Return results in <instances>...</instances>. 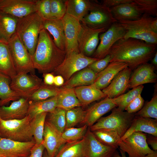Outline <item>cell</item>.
I'll list each match as a JSON object with an SVG mask.
<instances>
[{
    "label": "cell",
    "instance_id": "obj_44",
    "mask_svg": "<svg viewBox=\"0 0 157 157\" xmlns=\"http://www.w3.org/2000/svg\"><path fill=\"white\" fill-rule=\"evenodd\" d=\"M133 1L143 15L157 17V0H133Z\"/></svg>",
    "mask_w": 157,
    "mask_h": 157
},
{
    "label": "cell",
    "instance_id": "obj_53",
    "mask_svg": "<svg viewBox=\"0 0 157 157\" xmlns=\"http://www.w3.org/2000/svg\"><path fill=\"white\" fill-rule=\"evenodd\" d=\"M64 79L63 77L59 75L54 76L53 85L57 87L62 86L64 83Z\"/></svg>",
    "mask_w": 157,
    "mask_h": 157
},
{
    "label": "cell",
    "instance_id": "obj_49",
    "mask_svg": "<svg viewBox=\"0 0 157 157\" xmlns=\"http://www.w3.org/2000/svg\"><path fill=\"white\" fill-rule=\"evenodd\" d=\"M45 148L42 144H35L32 148L28 157H42L43 151Z\"/></svg>",
    "mask_w": 157,
    "mask_h": 157
},
{
    "label": "cell",
    "instance_id": "obj_29",
    "mask_svg": "<svg viewBox=\"0 0 157 157\" xmlns=\"http://www.w3.org/2000/svg\"><path fill=\"white\" fill-rule=\"evenodd\" d=\"M0 73L11 80L17 74L8 44L1 42Z\"/></svg>",
    "mask_w": 157,
    "mask_h": 157
},
{
    "label": "cell",
    "instance_id": "obj_57",
    "mask_svg": "<svg viewBox=\"0 0 157 157\" xmlns=\"http://www.w3.org/2000/svg\"><path fill=\"white\" fill-rule=\"evenodd\" d=\"M44 157H49L47 154V152L44 154Z\"/></svg>",
    "mask_w": 157,
    "mask_h": 157
},
{
    "label": "cell",
    "instance_id": "obj_48",
    "mask_svg": "<svg viewBox=\"0 0 157 157\" xmlns=\"http://www.w3.org/2000/svg\"><path fill=\"white\" fill-rule=\"evenodd\" d=\"M144 100L141 94L138 95L126 108L125 110L129 113H135L143 107Z\"/></svg>",
    "mask_w": 157,
    "mask_h": 157
},
{
    "label": "cell",
    "instance_id": "obj_26",
    "mask_svg": "<svg viewBox=\"0 0 157 157\" xmlns=\"http://www.w3.org/2000/svg\"><path fill=\"white\" fill-rule=\"evenodd\" d=\"M43 28L52 36L53 41L56 46L65 51V39L62 19L44 20Z\"/></svg>",
    "mask_w": 157,
    "mask_h": 157
},
{
    "label": "cell",
    "instance_id": "obj_20",
    "mask_svg": "<svg viewBox=\"0 0 157 157\" xmlns=\"http://www.w3.org/2000/svg\"><path fill=\"white\" fill-rule=\"evenodd\" d=\"M155 67L151 64L146 63L134 69L130 76L128 88H133L143 84L155 83L157 76L154 72Z\"/></svg>",
    "mask_w": 157,
    "mask_h": 157
},
{
    "label": "cell",
    "instance_id": "obj_21",
    "mask_svg": "<svg viewBox=\"0 0 157 157\" xmlns=\"http://www.w3.org/2000/svg\"><path fill=\"white\" fill-rule=\"evenodd\" d=\"M29 103L28 98L21 97L8 106H1L0 117L5 120L22 119L27 115Z\"/></svg>",
    "mask_w": 157,
    "mask_h": 157
},
{
    "label": "cell",
    "instance_id": "obj_56",
    "mask_svg": "<svg viewBox=\"0 0 157 157\" xmlns=\"http://www.w3.org/2000/svg\"><path fill=\"white\" fill-rule=\"evenodd\" d=\"M144 157H157V151H154L153 152L147 154Z\"/></svg>",
    "mask_w": 157,
    "mask_h": 157
},
{
    "label": "cell",
    "instance_id": "obj_7",
    "mask_svg": "<svg viewBox=\"0 0 157 157\" xmlns=\"http://www.w3.org/2000/svg\"><path fill=\"white\" fill-rule=\"evenodd\" d=\"M8 45L17 74H34L31 56L15 33L9 40Z\"/></svg>",
    "mask_w": 157,
    "mask_h": 157
},
{
    "label": "cell",
    "instance_id": "obj_35",
    "mask_svg": "<svg viewBox=\"0 0 157 157\" xmlns=\"http://www.w3.org/2000/svg\"><path fill=\"white\" fill-rule=\"evenodd\" d=\"M7 76L0 73V106L11 101L19 99L21 97L10 88V81Z\"/></svg>",
    "mask_w": 157,
    "mask_h": 157
},
{
    "label": "cell",
    "instance_id": "obj_32",
    "mask_svg": "<svg viewBox=\"0 0 157 157\" xmlns=\"http://www.w3.org/2000/svg\"><path fill=\"white\" fill-rule=\"evenodd\" d=\"M57 96L44 100L35 101H30L27 115L31 120L40 114L51 113L57 107Z\"/></svg>",
    "mask_w": 157,
    "mask_h": 157
},
{
    "label": "cell",
    "instance_id": "obj_28",
    "mask_svg": "<svg viewBox=\"0 0 157 157\" xmlns=\"http://www.w3.org/2000/svg\"><path fill=\"white\" fill-rule=\"evenodd\" d=\"M97 74L88 67L77 72L66 81L61 87L71 89L92 84Z\"/></svg>",
    "mask_w": 157,
    "mask_h": 157
},
{
    "label": "cell",
    "instance_id": "obj_41",
    "mask_svg": "<svg viewBox=\"0 0 157 157\" xmlns=\"http://www.w3.org/2000/svg\"><path fill=\"white\" fill-rule=\"evenodd\" d=\"M62 133L66 128V110L56 107L54 110L49 113L47 119Z\"/></svg>",
    "mask_w": 157,
    "mask_h": 157
},
{
    "label": "cell",
    "instance_id": "obj_55",
    "mask_svg": "<svg viewBox=\"0 0 157 157\" xmlns=\"http://www.w3.org/2000/svg\"><path fill=\"white\" fill-rule=\"evenodd\" d=\"M121 154V156L119 155V154L116 151L114 154L113 157H127L125 154V153L120 150Z\"/></svg>",
    "mask_w": 157,
    "mask_h": 157
},
{
    "label": "cell",
    "instance_id": "obj_36",
    "mask_svg": "<svg viewBox=\"0 0 157 157\" xmlns=\"http://www.w3.org/2000/svg\"><path fill=\"white\" fill-rule=\"evenodd\" d=\"M95 138L103 144L117 149L120 137L115 131L100 129L92 131Z\"/></svg>",
    "mask_w": 157,
    "mask_h": 157
},
{
    "label": "cell",
    "instance_id": "obj_4",
    "mask_svg": "<svg viewBox=\"0 0 157 157\" xmlns=\"http://www.w3.org/2000/svg\"><path fill=\"white\" fill-rule=\"evenodd\" d=\"M44 21L36 12L18 19L15 33L31 56L35 52Z\"/></svg>",
    "mask_w": 157,
    "mask_h": 157
},
{
    "label": "cell",
    "instance_id": "obj_25",
    "mask_svg": "<svg viewBox=\"0 0 157 157\" xmlns=\"http://www.w3.org/2000/svg\"><path fill=\"white\" fill-rule=\"evenodd\" d=\"M114 18L117 22L121 20L137 19L143 15L133 1L122 4L110 8Z\"/></svg>",
    "mask_w": 157,
    "mask_h": 157
},
{
    "label": "cell",
    "instance_id": "obj_40",
    "mask_svg": "<svg viewBox=\"0 0 157 157\" xmlns=\"http://www.w3.org/2000/svg\"><path fill=\"white\" fill-rule=\"evenodd\" d=\"M85 110L81 107H75L66 111V128L73 127L84 120Z\"/></svg>",
    "mask_w": 157,
    "mask_h": 157
},
{
    "label": "cell",
    "instance_id": "obj_46",
    "mask_svg": "<svg viewBox=\"0 0 157 157\" xmlns=\"http://www.w3.org/2000/svg\"><path fill=\"white\" fill-rule=\"evenodd\" d=\"M50 7L52 16L56 19H62L66 14L65 0H50Z\"/></svg>",
    "mask_w": 157,
    "mask_h": 157
},
{
    "label": "cell",
    "instance_id": "obj_11",
    "mask_svg": "<svg viewBox=\"0 0 157 157\" xmlns=\"http://www.w3.org/2000/svg\"><path fill=\"white\" fill-rule=\"evenodd\" d=\"M125 33V29L118 22L113 24L106 31L100 34L99 43L92 57L99 60L105 57L108 54L111 47L123 38Z\"/></svg>",
    "mask_w": 157,
    "mask_h": 157
},
{
    "label": "cell",
    "instance_id": "obj_14",
    "mask_svg": "<svg viewBox=\"0 0 157 157\" xmlns=\"http://www.w3.org/2000/svg\"><path fill=\"white\" fill-rule=\"evenodd\" d=\"M62 19L65 39L66 55L79 52L78 39L81 28L80 22L67 14Z\"/></svg>",
    "mask_w": 157,
    "mask_h": 157
},
{
    "label": "cell",
    "instance_id": "obj_22",
    "mask_svg": "<svg viewBox=\"0 0 157 157\" xmlns=\"http://www.w3.org/2000/svg\"><path fill=\"white\" fill-rule=\"evenodd\" d=\"M117 107L112 99L106 97L96 103L85 110L84 120L82 123L90 127L104 115Z\"/></svg>",
    "mask_w": 157,
    "mask_h": 157
},
{
    "label": "cell",
    "instance_id": "obj_47",
    "mask_svg": "<svg viewBox=\"0 0 157 157\" xmlns=\"http://www.w3.org/2000/svg\"><path fill=\"white\" fill-rule=\"evenodd\" d=\"M110 56L108 54L104 58L94 62L88 67L97 74L106 67L110 63Z\"/></svg>",
    "mask_w": 157,
    "mask_h": 157
},
{
    "label": "cell",
    "instance_id": "obj_19",
    "mask_svg": "<svg viewBox=\"0 0 157 157\" xmlns=\"http://www.w3.org/2000/svg\"><path fill=\"white\" fill-rule=\"evenodd\" d=\"M131 71L128 67L116 75L109 84L102 90L106 97L113 99L124 93L128 89Z\"/></svg>",
    "mask_w": 157,
    "mask_h": 157
},
{
    "label": "cell",
    "instance_id": "obj_24",
    "mask_svg": "<svg viewBox=\"0 0 157 157\" xmlns=\"http://www.w3.org/2000/svg\"><path fill=\"white\" fill-rule=\"evenodd\" d=\"M128 67L126 63L112 62L103 70L97 74L93 84L100 90L106 87L116 75L120 71Z\"/></svg>",
    "mask_w": 157,
    "mask_h": 157
},
{
    "label": "cell",
    "instance_id": "obj_42",
    "mask_svg": "<svg viewBox=\"0 0 157 157\" xmlns=\"http://www.w3.org/2000/svg\"><path fill=\"white\" fill-rule=\"evenodd\" d=\"M155 91V92L151 100L135 114V116L157 119V89Z\"/></svg>",
    "mask_w": 157,
    "mask_h": 157
},
{
    "label": "cell",
    "instance_id": "obj_1",
    "mask_svg": "<svg viewBox=\"0 0 157 157\" xmlns=\"http://www.w3.org/2000/svg\"><path fill=\"white\" fill-rule=\"evenodd\" d=\"M156 49V44L133 38H122L110 48L108 53L111 57L110 63H126L131 70H134L151 60Z\"/></svg>",
    "mask_w": 157,
    "mask_h": 157
},
{
    "label": "cell",
    "instance_id": "obj_31",
    "mask_svg": "<svg viewBox=\"0 0 157 157\" xmlns=\"http://www.w3.org/2000/svg\"><path fill=\"white\" fill-rule=\"evenodd\" d=\"M66 14L80 22L88 14L91 4L88 0H65Z\"/></svg>",
    "mask_w": 157,
    "mask_h": 157
},
{
    "label": "cell",
    "instance_id": "obj_17",
    "mask_svg": "<svg viewBox=\"0 0 157 157\" xmlns=\"http://www.w3.org/2000/svg\"><path fill=\"white\" fill-rule=\"evenodd\" d=\"M67 142L61 133L47 120L45 121L42 144L49 157H55L60 148Z\"/></svg>",
    "mask_w": 157,
    "mask_h": 157
},
{
    "label": "cell",
    "instance_id": "obj_51",
    "mask_svg": "<svg viewBox=\"0 0 157 157\" xmlns=\"http://www.w3.org/2000/svg\"><path fill=\"white\" fill-rule=\"evenodd\" d=\"M43 76L44 84L49 85H53L54 76L52 73H44Z\"/></svg>",
    "mask_w": 157,
    "mask_h": 157
},
{
    "label": "cell",
    "instance_id": "obj_16",
    "mask_svg": "<svg viewBox=\"0 0 157 157\" xmlns=\"http://www.w3.org/2000/svg\"><path fill=\"white\" fill-rule=\"evenodd\" d=\"M36 0H0V11L20 18L35 12Z\"/></svg>",
    "mask_w": 157,
    "mask_h": 157
},
{
    "label": "cell",
    "instance_id": "obj_9",
    "mask_svg": "<svg viewBox=\"0 0 157 157\" xmlns=\"http://www.w3.org/2000/svg\"><path fill=\"white\" fill-rule=\"evenodd\" d=\"M81 22L91 28L106 29L117 22L113 17L110 8L102 4L92 1L88 13Z\"/></svg>",
    "mask_w": 157,
    "mask_h": 157
},
{
    "label": "cell",
    "instance_id": "obj_13",
    "mask_svg": "<svg viewBox=\"0 0 157 157\" xmlns=\"http://www.w3.org/2000/svg\"><path fill=\"white\" fill-rule=\"evenodd\" d=\"M106 30L105 28H92L81 24V28L78 39L79 52L86 56L91 57L99 44L100 34Z\"/></svg>",
    "mask_w": 157,
    "mask_h": 157
},
{
    "label": "cell",
    "instance_id": "obj_58",
    "mask_svg": "<svg viewBox=\"0 0 157 157\" xmlns=\"http://www.w3.org/2000/svg\"><path fill=\"white\" fill-rule=\"evenodd\" d=\"M0 157H1V156H0Z\"/></svg>",
    "mask_w": 157,
    "mask_h": 157
},
{
    "label": "cell",
    "instance_id": "obj_38",
    "mask_svg": "<svg viewBox=\"0 0 157 157\" xmlns=\"http://www.w3.org/2000/svg\"><path fill=\"white\" fill-rule=\"evenodd\" d=\"M62 88L49 85L42 83L39 89L29 98L30 101L44 100L57 96L62 90Z\"/></svg>",
    "mask_w": 157,
    "mask_h": 157
},
{
    "label": "cell",
    "instance_id": "obj_27",
    "mask_svg": "<svg viewBox=\"0 0 157 157\" xmlns=\"http://www.w3.org/2000/svg\"><path fill=\"white\" fill-rule=\"evenodd\" d=\"M74 91L82 106H87L106 97L102 90L93 84L76 87L74 88Z\"/></svg>",
    "mask_w": 157,
    "mask_h": 157
},
{
    "label": "cell",
    "instance_id": "obj_52",
    "mask_svg": "<svg viewBox=\"0 0 157 157\" xmlns=\"http://www.w3.org/2000/svg\"><path fill=\"white\" fill-rule=\"evenodd\" d=\"M146 141L148 144L151 145L154 151H157V137L151 135L147 136Z\"/></svg>",
    "mask_w": 157,
    "mask_h": 157
},
{
    "label": "cell",
    "instance_id": "obj_37",
    "mask_svg": "<svg viewBox=\"0 0 157 157\" xmlns=\"http://www.w3.org/2000/svg\"><path fill=\"white\" fill-rule=\"evenodd\" d=\"M47 114V113L40 114L31 121V129L36 145L40 144L43 142L44 124Z\"/></svg>",
    "mask_w": 157,
    "mask_h": 157
},
{
    "label": "cell",
    "instance_id": "obj_30",
    "mask_svg": "<svg viewBox=\"0 0 157 157\" xmlns=\"http://www.w3.org/2000/svg\"><path fill=\"white\" fill-rule=\"evenodd\" d=\"M18 19L0 11V42L8 44L15 33Z\"/></svg>",
    "mask_w": 157,
    "mask_h": 157
},
{
    "label": "cell",
    "instance_id": "obj_10",
    "mask_svg": "<svg viewBox=\"0 0 157 157\" xmlns=\"http://www.w3.org/2000/svg\"><path fill=\"white\" fill-rule=\"evenodd\" d=\"M147 135L143 132H135L124 140H120V150L127 153L129 157H144L153 152L146 141Z\"/></svg>",
    "mask_w": 157,
    "mask_h": 157
},
{
    "label": "cell",
    "instance_id": "obj_8",
    "mask_svg": "<svg viewBox=\"0 0 157 157\" xmlns=\"http://www.w3.org/2000/svg\"><path fill=\"white\" fill-rule=\"evenodd\" d=\"M99 59L86 56L79 52L66 55L62 63L52 73L62 76L66 81L77 72Z\"/></svg>",
    "mask_w": 157,
    "mask_h": 157
},
{
    "label": "cell",
    "instance_id": "obj_2",
    "mask_svg": "<svg viewBox=\"0 0 157 157\" xmlns=\"http://www.w3.org/2000/svg\"><path fill=\"white\" fill-rule=\"evenodd\" d=\"M65 51L58 48L48 32L44 28L40 31L35 52L31 56L34 67L43 74L52 73L63 62Z\"/></svg>",
    "mask_w": 157,
    "mask_h": 157
},
{
    "label": "cell",
    "instance_id": "obj_18",
    "mask_svg": "<svg viewBox=\"0 0 157 157\" xmlns=\"http://www.w3.org/2000/svg\"><path fill=\"white\" fill-rule=\"evenodd\" d=\"M86 157H113L117 149L99 141L88 127L83 138Z\"/></svg>",
    "mask_w": 157,
    "mask_h": 157
},
{
    "label": "cell",
    "instance_id": "obj_45",
    "mask_svg": "<svg viewBox=\"0 0 157 157\" xmlns=\"http://www.w3.org/2000/svg\"><path fill=\"white\" fill-rule=\"evenodd\" d=\"M35 12L44 20L55 19L52 16L50 0H36Z\"/></svg>",
    "mask_w": 157,
    "mask_h": 157
},
{
    "label": "cell",
    "instance_id": "obj_34",
    "mask_svg": "<svg viewBox=\"0 0 157 157\" xmlns=\"http://www.w3.org/2000/svg\"><path fill=\"white\" fill-rule=\"evenodd\" d=\"M55 157H86L84 139L67 142L60 148Z\"/></svg>",
    "mask_w": 157,
    "mask_h": 157
},
{
    "label": "cell",
    "instance_id": "obj_54",
    "mask_svg": "<svg viewBox=\"0 0 157 157\" xmlns=\"http://www.w3.org/2000/svg\"><path fill=\"white\" fill-rule=\"evenodd\" d=\"M151 64L156 69L157 67V52H156L153 57L152 59Z\"/></svg>",
    "mask_w": 157,
    "mask_h": 157
},
{
    "label": "cell",
    "instance_id": "obj_33",
    "mask_svg": "<svg viewBox=\"0 0 157 157\" xmlns=\"http://www.w3.org/2000/svg\"><path fill=\"white\" fill-rule=\"evenodd\" d=\"M62 88V90L57 96V107L66 111L82 106L76 96L74 88Z\"/></svg>",
    "mask_w": 157,
    "mask_h": 157
},
{
    "label": "cell",
    "instance_id": "obj_6",
    "mask_svg": "<svg viewBox=\"0 0 157 157\" xmlns=\"http://www.w3.org/2000/svg\"><path fill=\"white\" fill-rule=\"evenodd\" d=\"M135 116V113H129L115 107L110 115L100 118L90 129L91 131L100 129L113 130L121 138L130 127Z\"/></svg>",
    "mask_w": 157,
    "mask_h": 157
},
{
    "label": "cell",
    "instance_id": "obj_23",
    "mask_svg": "<svg viewBox=\"0 0 157 157\" xmlns=\"http://www.w3.org/2000/svg\"><path fill=\"white\" fill-rule=\"evenodd\" d=\"M137 131L157 137V119L135 115L130 127L120 140H124L133 133Z\"/></svg>",
    "mask_w": 157,
    "mask_h": 157
},
{
    "label": "cell",
    "instance_id": "obj_3",
    "mask_svg": "<svg viewBox=\"0 0 157 157\" xmlns=\"http://www.w3.org/2000/svg\"><path fill=\"white\" fill-rule=\"evenodd\" d=\"M125 29L123 38H133L146 43L157 44V18L143 14L139 19L118 22Z\"/></svg>",
    "mask_w": 157,
    "mask_h": 157
},
{
    "label": "cell",
    "instance_id": "obj_12",
    "mask_svg": "<svg viewBox=\"0 0 157 157\" xmlns=\"http://www.w3.org/2000/svg\"><path fill=\"white\" fill-rule=\"evenodd\" d=\"M12 89L21 97L29 98L40 88L42 79L35 74H17L11 80Z\"/></svg>",
    "mask_w": 157,
    "mask_h": 157
},
{
    "label": "cell",
    "instance_id": "obj_39",
    "mask_svg": "<svg viewBox=\"0 0 157 157\" xmlns=\"http://www.w3.org/2000/svg\"><path fill=\"white\" fill-rule=\"evenodd\" d=\"M143 85L135 87L127 93L113 99L112 100L117 108L124 111L126 106L138 95L140 94L144 88Z\"/></svg>",
    "mask_w": 157,
    "mask_h": 157
},
{
    "label": "cell",
    "instance_id": "obj_43",
    "mask_svg": "<svg viewBox=\"0 0 157 157\" xmlns=\"http://www.w3.org/2000/svg\"><path fill=\"white\" fill-rule=\"evenodd\" d=\"M88 127L87 125L84 124L79 128H66L62 133V137L67 142L82 140L84 138Z\"/></svg>",
    "mask_w": 157,
    "mask_h": 157
},
{
    "label": "cell",
    "instance_id": "obj_5",
    "mask_svg": "<svg viewBox=\"0 0 157 157\" xmlns=\"http://www.w3.org/2000/svg\"><path fill=\"white\" fill-rule=\"evenodd\" d=\"M31 120L28 115L21 119L5 120L0 117V137L20 142L32 140Z\"/></svg>",
    "mask_w": 157,
    "mask_h": 157
},
{
    "label": "cell",
    "instance_id": "obj_15",
    "mask_svg": "<svg viewBox=\"0 0 157 157\" xmlns=\"http://www.w3.org/2000/svg\"><path fill=\"white\" fill-rule=\"evenodd\" d=\"M35 144L34 139L20 142L0 137V156L1 157H28Z\"/></svg>",
    "mask_w": 157,
    "mask_h": 157
},
{
    "label": "cell",
    "instance_id": "obj_50",
    "mask_svg": "<svg viewBox=\"0 0 157 157\" xmlns=\"http://www.w3.org/2000/svg\"><path fill=\"white\" fill-rule=\"evenodd\" d=\"M133 0H104L102 4L110 8L119 5L133 1Z\"/></svg>",
    "mask_w": 157,
    "mask_h": 157
}]
</instances>
